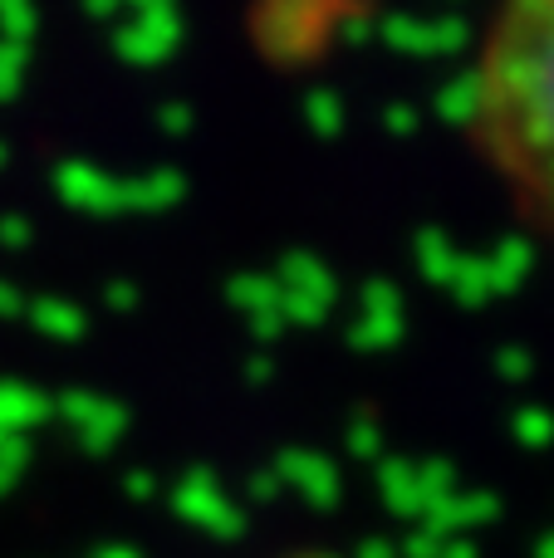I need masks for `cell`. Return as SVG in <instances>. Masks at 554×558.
<instances>
[{"label": "cell", "mask_w": 554, "mask_h": 558, "mask_svg": "<svg viewBox=\"0 0 554 558\" xmlns=\"http://www.w3.org/2000/svg\"><path fill=\"white\" fill-rule=\"evenodd\" d=\"M461 133L554 245V0L510 5L481 29L461 69Z\"/></svg>", "instance_id": "obj_1"}]
</instances>
